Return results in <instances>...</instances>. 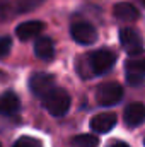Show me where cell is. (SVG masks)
Instances as JSON below:
<instances>
[{"instance_id":"4fadbf2b","label":"cell","mask_w":145,"mask_h":147,"mask_svg":"<svg viewBox=\"0 0 145 147\" xmlns=\"http://www.w3.org/2000/svg\"><path fill=\"white\" fill-rule=\"evenodd\" d=\"M34 55L41 60H46V62L55 57V45H53L51 38H38L36 43H34Z\"/></svg>"},{"instance_id":"52a82bcc","label":"cell","mask_w":145,"mask_h":147,"mask_svg":"<svg viewBox=\"0 0 145 147\" xmlns=\"http://www.w3.org/2000/svg\"><path fill=\"white\" fill-rule=\"evenodd\" d=\"M70 34L80 45H92L97 39V31L89 22H75V24H72Z\"/></svg>"},{"instance_id":"9a60e30c","label":"cell","mask_w":145,"mask_h":147,"mask_svg":"<svg viewBox=\"0 0 145 147\" xmlns=\"http://www.w3.org/2000/svg\"><path fill=\"white\" fill-rule=\"evenodd\" d=\"M12 147H43L41 140L39 139H34V137H29V135H24L21 139L15 140V144Z\"/></svg>"},{"instance_id":"7c38bea8","label":"cell","mask_w":145,"mask_h":147,"mask_svg":"<svg viewBox=\"0 0 145 147\" xmlns=\"http://www.w3.org/2000/svg\"><path fill=\"white\" fill-rule=\"evenodd\" d=\"M19 108H21V101L12 91H7L0 96V115L12 116L19 111Z\"/></svg>"},{"instance_id":"e0dca14e","label":"cell","mask_w":145,"mask_h":147,"mask_svg":"<svg viewBox=\"0 0 145 147\" xmlns=\"http://www.w3.org/2000/svg\"><path fill=\"white\" fill-rule=\"evenodd\" d=\"M41 2H43V0H17V7H19V10L26 12V10L34 9V7L39 5Z\"/></svg>"},{"instance_id":"ba28073f","label":"cell","mask_w":145,"mask_h":147,"mask_svg":"<svg viewBox=\"0 0 145 147\" xmlns=\"http://www.w3.org/2000/svg\"><path fill=\"white\" fill-rule=\"evenodd\" d=\"M123 120L126 123V127L130 128H135V127H140L145 121V106L142 103H132L125 108L123 113Z\"/></svg>"},{"instance_id":"d6986e66","label":"cell","mask_w":145,"mask_h":147,"mask_svg":"<svg viewBox=\"0 0 145 147\" xmlns=\"http://www.w3.org/2000/svg\"><path fill=\"white\" fill-rule=\"evenodd\" d=\"M142 2H144V5H145V0H142Z\"/></svg>"},{"instance_id":"9c48e42d","label":"cell","mask_w":145,"mask_h":147,"mask_svg":"<svg viewBox=\"0 0 145 147\" xmlns=\"http://www.w3.org/2000/svg\"><path fill=\"white\" fill-rule=\"evenodd\" d=\"M116 121H118L116 113H111V111H108V113H99V115L92 116L91 128L94 132H97V134H108V132H111L114 128Z\"/></svg>"},{"instance_id":"3957f363","label":"cell","mask_w":145,"mask_h":147,"mask_svg":"<svg viewBox=\"0 0 145 147\" xmlns=\"http://www.w3.org/2000/svg\"><path fill=\"white\" fill-rule=\"evenodd\" d=\"M114 63H116V55L108 48H101V50L94 51L89 58L91 70L96 75H103V74L109 72Z\"/></svg>"},{"instance_id":"6da1fadb","label":"cell","mask_w":145,"mask_h":147,"mask_svg":"<svg viewBox=\"0 0 145 147\" xmlns=\"http://www.w3.org/2000/svg\"><path fill=\"white\" fill-rule=\"evenodd\" d=\"M43 108L53 116H63L70 108V96L65 89L55 87L43 98Z\"/></svg>"},{"instance_id":"30bf717a","label":"cell","mask_w":145,"mask_h":147,"mask_svg":"<svg viewBox=\"0 0 145 147\" xmlns=\"http://www.w3.org/2000/svg\"><path fill=\"white\" fill-rule=\"evenodd\" d=\"M113 14H114V17H116L118 21H121V22H133V21H137V19L140 17L138 9H137L135 5L128 3V2H119V3H116L114 9H113Z\"/></svg>"},{"instance_id":"7a4b0ae2","label":"cell","mask_w":145,"mask_h":147,"mask_svg":"<svg viewBox=\"0 0 145 147\" xmlns=\"http://www.w3.org/2000/svg\"><path fill=\"white\" fill-rule=\"evenodd\" d=\"M123 98V87L118 82H104L96 89V101L101 106H114Z\"/></svg>"},{"instance_id":"8fae6325","label":"cell","mask_w":145,"mask_h":147,"mask_svg":"<svg viewBox=\"0 0 145 147\" xmlns=\"http://www.w3.org/2000/svg\"><path fill=\"white\" fill-rule=\"evenodd\" d=\"M43 28H44V24L41 21H26L15 28V34L22 41H29V39L36 38L43 31Z\"/></svg>"},{"instance_id":"5bb4252c","label":"cell","mask_w":145,"mask_h":147,"mask_svg":"<svg viewBox=\"0 0 145 147\" xmlns=\"http://www.w3.org/2000/svg\"><path fill=\"white\" fill-rule=\"evenodd\" d=\"M99 146V139L96 135L91 134H80L77 137H73L70 147H97Z\"/></svg>"},{"instance_id":"ffe728a7","label":"cell","mask_w":145,"mask_h":147,"mask_svg":"<svg viewBox=\"0 0 145 147\" xmlns=\"http://www.w3.org/2000/svg\"><path fill=\"white\" fill-rule=\"evenodd\" d=\"M0 147H2V146H0Z\"/></svg>"},{"instance_id":"2e32d148","label":"cell","mask_w":145,"mask_h":147,"mask_svg":"<svg viewBox=\"0 0 145 147\" xmlns=\"http://www.w3.org/2000/svg\"><path fill=\"white\" fill-rule=\"evenodd\" d=\"M10 48H12V39H10L9 36H2L0 38V60H2L3 57L9 55Z\"/></svg>"},{"instance_id":"8992f818","label":"cell","mask_w":145,"mask_h":147,"mask_svg":"<svg viewBox=\"0 0 145 147\" xmlns=\"http://www.w3.org/2000/svg\"><path fill=\"white\" fill-rule=\"evenodd\" d=\"M29 89H31V92L34 96H39L43 99L51 89H55V77L51 74H46V72L34 74L29 79Z\"/></svg>"},{"instance_id":"5b68a950","label":"cell","mask_w":145,"mask_h":147,"mask_svg":"<svg viewBox=\"0 0 145 147\" xmlns=\"http://www.w3.org/2000/svg\"><path fill=\"white\" fill-rule=\"evenodd\" d=\"M119 43L132 57L144 53V39L140 33L133 28H123L119 31Z\"/></svg>"},{"instance_id":"277c9868","label":"cell","mask_w":145,"mask_h":147,"mask_svg":"<svg viewBox=\"0 0 145 147\" xmlns=\"http://www.w3.org/2000/svg\"><path fill=\"white\" fill-rule=\"evenodd\" d=\"M126 82L132 86H140L145 79V53L133 55L125 63Z\"/></svg>"},{"instance_id":"ac0fdd59","label":"cell","mask_w":145,"mask_h":147,"mask_svg":"<svg viewBox=\"0 0 145 147\" xmlns=\"http://www.w3.org/2000/svg\"><path fill=\"white\" fill-rule=\"evenodd\" d=\"M111 147H130L128 144H125V142H116L114 146H111Z\"/></svg>"}]
</instances>
